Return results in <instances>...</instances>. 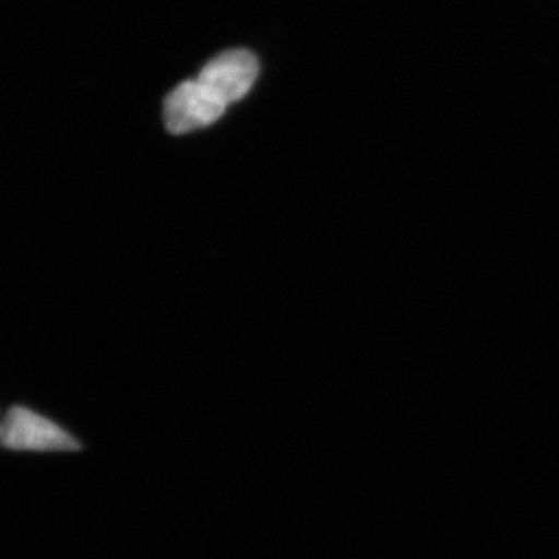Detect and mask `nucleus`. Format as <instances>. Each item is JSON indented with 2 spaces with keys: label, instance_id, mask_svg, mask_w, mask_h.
<instances>
[{
  "label": "nucleus",
  "instance_id": "nucleus-3",
  "mask_svg": "<svg viewBox=\"0 0 559 559\" xmlns=\"http://www.w3.org/2000/svg\"><path fill=\"white\" fill-rule=\"evenodd\" d=\"M259 70V60L252 51L227 50L202 68L198 81L224 105H229L248 94Z\"/></svg>",
  "mask_w": 559,
  "mask_h": 559
},
{
  "label": "nucleus",
  "instance_id": "nucleus-2",
  "mask_svg": "<svg viewBox=\"0 0 559 559\" xmlns=\"http://www.w3.org/2000/svg\"><path fill=\"white\" fill-rule=\"evenodd\" d=\"M226 108L200 81H183L165 98V127L170 134H187L215 123Z\"/></svg>",
  "mask_w": 559,
  "mask_h": 559
},
{
  "label": "nucleus",
  "instance_id": "nucleus-1",
  "mask_svg": "<svg viewBox=\"0 0 559 559\" xmlns=\"http://www.w3.org/2000/svg\"><path fill=\"white\" fill-rule=\"evenodd\" d=\"M0 440L3 448L11 451L72 452L81 448L80 441L57 423L20 406L7 412Z\"/></svg>",
  "mask_w": 559,
  "mask_h": 559
}]
</instances>
